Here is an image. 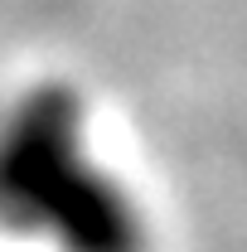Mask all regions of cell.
<instances>
[{"instance_id": "obj_1", "label": "cell", "mask_w": 247, "mask_h": 252, "mask_svg": "<svg viewBox=\"0 0 247 252\" xmlns=\"http://www.w3.org/2000/svg\"><path fill=\"white\" fill-rule=\"evenodd\" d=\"M0 228L54 252H151V219L97 151L88 97L59 78L0 107Z\"/></svg>"}]
</instances>
